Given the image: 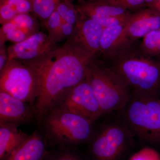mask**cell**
Here are the masks:
<instances>
[{"label": "cell", "mask_w": 160, "mask_h": 160, "mask_svg": "<svg viewBox=\"0 0 160 160\" xmlns=\"http://www.w3.org/2000/svg\"><path fill=\"white\" fill-rule=\"evenodd\" d=\"M44 160H85L73 148L61 147L48 151Z\"/></svg>", "instance_id": "23"}, {"label": "cell", "mask_w": 160, "mask_h": 160, "mask_svg": "<svg viewBox=\"0 0 160 160\" xmlns=\"http://www.w3.org/2000/svg\"><path fill=\"white\" fill-rule=\"evenodd\" d=\"M37 18L30 13L18 15L2 25L0 30V46L7 41L19 43L38 31Z\"/></svg>", "instance_id": "14"}, {"label": "cell", "mask_w": 160, "mask_h": 160, "mask_svg": "<svg viewBox=\"0 0 160 160\" xmlns=\"http://www.w3.org/2000/svg\"><path fill=\"white\" fill-rule=\"evenodd\" d=\"M74 26L62 19L61 28V41L70 37L74 29Z\"/></svg>", "instance_id": "26"}, {"label": "cell", "mask_w": 160, "mask_h": 160, "mask_svg": "<svg viewBox=\"0 0 160 160\" xmlns=\"http://www.w3.org/2000/svg\"><path fill=\"white\" fill-rule=\"evenodd\" d=\"M148 7L153 9L160 14V0H153Z\"/></svg>", "instance_id": "28"}, {"label": "cell", "mask_w": 160, "mask_h": 160, "mask_svg": "<svg viewBox=\"0 0 160 160\" xmlns=\"http://www.w3.org/2000/svg\"><path fill=\"white\" fill-rule=\"evenodd\" d=\"M38 121L35 105L0 91V124L19 127Z\"/></svg>", "instance_id": "9"}, {"label": "cell", "mask_w": 160, "mask_h": 160, "mask_svg": "<svg viewBox=\"0 0 160 160\" xmlns=\"http://www.w3.org/2000/svg\"><path fill=\"white\" fill-rule=\"evenodd\" d=\"M134 137L121 115L94 130L88 143L89 153L93 160H119L134 142Z\"/></svg>", "instance_id": "6"}, {"label": "cell", "mask_w": 160, "mask_h": 160, "mask_svg": "<svg viewBox=\"0 0 160 160\" xmlns=\"http://www.w3.org/2000/svg\"><path fill=\"white\" fill-rule=\"evenodd\" d=\"M77 9L104 27L126 23L132 12L121 6L102 2L78 1Z\"/></svg>", "instance_id": "10"}, {"label": "cell", "mask_w": 160, "mask_h": 160, "mask_svg": "<svg viewBox=\"0 0 160 160\" xmlns=\"http://www.w3.org/2000/svg\"><path fill=\"white\" fill-rule=\"evenodd\" d=\"M62 0H33L32 12L44 24L53 13Z\"/></svg>", "instance_id": "19"}, {"label": "cell", "mask_w": 160, "mask_h": 160, "mask_svg": "<svg viewBox=\"0 0 160 160\" xmlns=\"http://www.w3.org/2000/svg\"><path fill=\"white\" fill-rule=\"evenodd\" d=\"M29 135L17 126L0 124V160L8 157Z\"/></svg>", "instance_id": "16"}, {"label": "cell", "mask_w": 160, "mask_h": 160, "mask_svg": "<svg viewBox=\"0 0 160 160\" xmlns=\"http://www.w3.org/2000/svg\"><path fill=\"white\" fill-rule=\"evenodd\" d=\"M52 107L74 112L93 123L103 115L97 99L86 78L79 84L63 92L50 108Z\"/></svg>", "instance_id": "8"}, {"label": "cell", "mask_w": 160, "mask_h": 160, "mask_svg": "<svg viewBox=\"0 0 160 160\" xmlns=\"http://www.w3.org/2000/svg\"><path fill=\"white\" fill-rule=\"evenodd\" d=\"M33 0H0V23L5 24L19 14L32 12Z\"/></svg>", "instance_id": "18"}, {"label": "cell", "mask_w": 160, "mask_h": 160, "mask_svg": "<svg viewBox=\"0 0 160 160\" xmlns=\"http://www.w3.org/2000/svg\"><path fill=\"white\" fill-rule=\"evenodd\" d=\"M56 11L62 19L74 26L77 23L79 12L72 0H62L59 3Z\"/></svg>", "instance_id": "21"}, {"label": "cell", "mask_w": 160, "mask_h": 160, "mask_svg": "<svg viewBox=\"0 0 160 160\" xmlns=\"http://www.w3.org/2000/svg\"><path fill=\"white\" fill-rule=\"evenodd\" d=\"M153 0H146V6L148 7L153 2Z\"/></svg>", "instance_id": "30"}, {"label": "cell", "mask_w": 160, "mask_h": 160, "mask_svg": "<svg viewBox=\"0 0 160 160\" xmlns=\"http://www.w3.org/2000/svg\"><path fill=\"white\" fill-rule=\"evenodd\" d=\"M0 47V72H1L7 64L9 57L8 50L6 49L5 45L1 46Z\"/></svg>", "instance_id": "27"}, {"label": "cell", "mask_w": 160, "mask_h": 160, "mask_svg": "<svg viewBox=\"0 0 160 160\" xmlns=\"http://www.w3.org/2000/svg\"><path fill=\"white\" fill-rule=\"evenodd\" d=\"M139 46L142 51L152 57H157L160 55V29L146 35L139 43Z\"/></svg>", "instance_id": "20"}, {"label": "cell", "mask_w": 160, "mask_h": 160, "mask_svg": "<svg viewBox=\"0 0 160 160\" xmlns=\"http://www.w3.org/2000/svg\"><path fill=\"white\" fill-rule=\"evenodd\" d=\"M126 23L104 28L100 41L99 51L95 56L107 54L120 45L128 42L124 38Z\"/></svg>", "instance_id": "17"}, {"label": "cell", "mask_w": 160, "mask_h": 160, "mask_svg": "<svg viewBox=\"0 0 160 160\" xmlns=\"http://www.w3.org/2000/svg\"><path fill=\"white\" fill-rule=\"evenodd\" d=\"M79 12L77 23L72 34L67 39L66 42L95 56L99 51L100 41L104 27Z\"/></svg>", "instance_id": "12"}, {"label": "cell", "mask_w": 160, "mask_h": 160, "mask_svg": "<svg viewBox=\"0 0 160 160\" xmlns=\"http://www.w3.org/2000/svg\"><path fill=\"white\" fill-rule=\"evenodd\" d=\"M72 1L73 2L74 0H72ZM77 1H84L89 2H102L109 3L112 5H116L115 4L114 0H77Z\"/></svg>", "instance_id": "29"}, {"label": "cell", "mask_w": 160, "mask_h": 160, "mask_svg": "<svg viewBox=\"0 0 160 160\" xmlns=\"http://www.w3.org/2000/svg\"><path fill=\"white\" fill-rule=\"evenodd\" d=\"M42 78L29 64L9 59L0 72V91L35 105L41 91Z\"/></svg>", "instance_id": "7"}, {"label": "cell", "mask_w": 160, "mask_h": 160, "mask_svg": "<svg viewBox=\"0 0 160 160\" xmlns=\"http://www.w3.org/2000/svg\"><path fill=\"white\" fill-rule=\"evenodd\" d=\"M114 2L116 6L132 12L147 7L146 0H114Z\"/></svg>", "instance_id": "25"}, {"label": "cell", "mask_w": 160, "mask_h": 160, "mask_svg": "<svg viewBox=\"0 0 160 160\" xmlns=\"http://www.w3.org/2000/svg\"><path fill=\"white\" fill-rule=\"evenodd\" d=\"M48 145L40 130H36L4 160H44Z\"/></svg>", "instance_id": "15"}, {"label": "cell", "mask_w": 160, "mask_h": 160, "mask_svg": "<svg viewBox=\"0 0 160 160\" xmlns=\"http://www.w3.org/2000/svg\"><path fill=\"white\" fill-rule=\"evenodd\" d=\"M160 29V14L149 7L132 12L125 24L124 38L136 41L152 31Z\"/></svg>", "instance_id": "13"}, {"label": "cell", "mask_w": 160, "mask_h": 160, "mask_svg": "<svg viewBox=\"0 0 160 160\" xmlns=\"http://www.w3.org/2000/svg\"><path fill=\"white\" fill-rule=\"evenodd\" d=\"M86 79L103 115L121 111L129 101L131 94L129 87L114 71L94 57L87 69Z\"/></svg>", "instance_id": "5"}, {"label": "cell", "mask_w": 160, "mask_h": 160, "mask_svg": "<svg viewBox=\"0 0 160 160\" xmlns=\"http://www.w3.org/2000/svg\"><path fill=\"white\" fill-rule=\"evenodd\" d=\"M94 57L114 71L131 92L160 99V60L142 51L138 40Z\"/></svg>", "instance_id": "2"}, {"label": "cell", "mask_w": 160, "mask_h": 160, "mask_svg": "<svg viewBox=\"0 0 160 160\" xmlns=\"http://www.w3.org/2000/svg\"><path fill=\"white\" fill-rule=\"evenodd\" d=\"M94 55L66 42L38 60L42 75L41 91L35 103L39 122L64 92L86 78Z\"/></svg>", "instance_id": "1"}, {"label": "cell", "mask_w": 160, "mask_h": 160, "mask_svg": "<svg viewBox=\"0 0 160 160\" xmlns=\"http://www.w3.org/2000/svg\"><path fill=\"white\" fill-rule=\"evenodd\" d=\"M129 160H160V155L155 149L146 147L132 156Z\"/></svg>", "instance_id": "24"}, {"label": "cell", "mask_w": 160, "mask_h": 160, "mask_svg": "<svg viewBox=\"0 0 160 160\" xmlns=\"http://www.w3.org/2000/svg\"><path fill=\"white\" fill-rule=\"evenodd\" d=\"M40 131L49 145L74 148L89 143L94 133V123L65 109L52 107L42 116Z\"/></svg>", "instance_id": "3"}, {"label": "cell", "mask_w": 160, "mask_h": 160, "mask_svg": "<svg viewBox=\"0 0 160 160\" xmlns=\"http://www.w3.org/2000/svg\"></svg>", "instance_id": "31"}, {"label": "cell", "mask_w": 160, "mask_h": 160, "mask_svg": "<svg viewBox=\"0 0 160 160\" xmlns=\"http://www.w3.org/2000/svg\"><path fill=\"white\" fill-rule=\"evenodd\" d=\"M56 48L50 42L48 34L38 31L22 42L9 46L7 50L9 59L29 63L39 59Z\"/></svg>", "instance_id": "11"}, {"label": "cell", "mask_w": 160, "mask_h": 160, "mask_svg": "<svg viewBox=\"0 0 160 160\" xmlns=\"http://www.w3.org/2000/svg\"><path fill=\"white\" fill-rule=\"evenodd\" d=\"M62 23V18L55 10L44 24L48 32V36L50 42L54 46L61 41Z\"/></svg>", "instance_id": "22"}, {"label": "cell", "mask_w": 160, "mask_h": 160, "mask_svg": "<svg viewBox=\"0 0 160 160\" xmlns=\"http://www.w3.org/2000/svg\"><path fill=\"white\" fill-rule=\"evenodd\" d=\"M160 99L131 92L119 111L134 137L141 142L160 144Z\"/></svg>", "instance_id": "4"}]
</instances>
